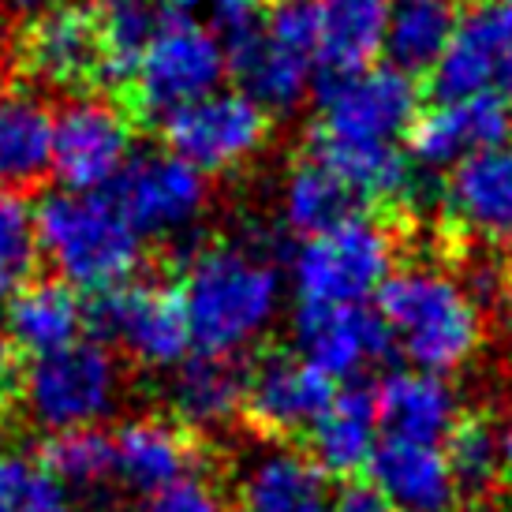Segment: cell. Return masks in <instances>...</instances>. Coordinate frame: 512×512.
Masks as SVG:
<instances>
[{"label":"cell","mask_w":512,"mask_h":512,"mask_svg":"<svg viewBox=\"0 0 512 512\" xmlns=\"http://www.w3.org/2000/svg\"><path fill=\"white\" fill-rule=\"evenodd\" d=\"M180 303L191 344L206 356L236 359L273 329L285 299V277L255 240H217L187 258Z\"/></svg>","instance_id":"1"},{"label":"cell","mask_w":512,"mask_h":512,"mask_svg":"<svg viewBox=\"0 0 512 512\" xmlns=\"http://www.w3.org/2000/svg\"><path fill=\"white\" fill-rule=\"evenodd\" d=\"M378 322L412 370L453 374L483 348V307L464 277L412 262L397 266L378 292Z\"/></svg>","instance_id":"2"},{"label":"cell","mask_w":512,"mask_h":512,"mask_svg":"<svg viewBox=\"0 0 512 512\" xmlns=\"http://www.w3.org/2000/svg\"><path fill=\"white\" fill-rule=\"evenodd\" d=\"M38 247L60 285L90 296L135 281L143 262V236L113 195H49L38 206Z\"/></svg>","instance_id":"3"},{"label":"cell","mask_w":512,"mask_h":512,"mask_svg":"<svg viewBox=\"0 0 512 512\" xmlns=\"http://www.w3.org/2000/svg\"><path fill=\"white\" fill-rule=\"evenodd\" d=\"M15 385L23 415L53 438L68 430H98L124 397V370L105 341H75L30 359Z\"/></svg>","instance_id":"4"},{"label":"cell","mask_w":512,"mask_h":512,"mask_svg":"<svg viewBox=\"0 0 512 512\" xmlns=\"http://www.w3.org/2000/svg\"><path fill=\"white\" fill-rule=\"evenodd\" d=\"M393 270H397L393 232L374 217L352 214L341 225L299 240L288 277L299 303L367 307V299L382 292Z\"/></svg>","instance_id":"5"},{"label":"cell","mask_w":512,"mask_h":512,"mask_svg":"<svg viewBox=\"0 0 512 512\" xmlns=\"http://www.w3.org/2000/svg\"><path fill=\"white\" fill-rule=\"evenodd\" d=\"M318 64V19L311 0H281L262 27H251L228 45V68L240 79V94L262 113H292L311 90Z\"/></svg>","instance_id":"6"},{"label":"cell","mask_w":512,"mask_h":512,"mask_svg":"<svg viewBox=\"0 0 512 512\" xmlns=\"http://www.w3.org/2000/svg\"><path fill=\"white\" fill-rule=\"evenodd\" d=\"M423 113L415 75L393 64H370L359 72L329 75L318 94L322 146H400Z\"/></svg>","instance_id":"7"},{"label":"cell","mask_w":512,"mask_h":512,"mask_svg":"<svg viewBox=\"0 0 512 512\" xmlns=\"http://www.w3.org/2000/svg\"><path fill=\"white\" fill-rule=\"evenodd\" d=\"M135 161L128 113L98 94H75L53 109V176L60 191L105 195Z\"/></svg>","instance_id":"8"},{"label":"cell","mask_w":512,"mask_h":512,"mask_svg":"<svg viewBox=\"0 0 512 512\" xmlns=\"http://www.w3.org/2000/svg\"><path fill=\"white\" fill-rule=\"evenodd\" d=\"M165 150L202 176L236 172L262 154L270 139V116L240 90H214L161 120Z\"/></svg>","instance_id":"9"},{"label":"cell","mask_w":512,"mask_h":512,"mask_svg":"<svg viewBox=\"0 0 512 512\" xmlns=\"http://www.w3.org/2000/svg\"><path fill=\"white\" fill-rule=\"evenodd\" d=\"M228 72V45L202 27L172 19L157 30V38L143 53L131 90L146 116L165 120L191 101L221 90Z\"/></svg>","instance_id":"10"},{"label":"cell","mask_w":512,"mask_h":512,"mask_svg":"<svg viewBox=\"0 0 512 512\" xmlns=\"http://www.w3.org/2000/svg\"><path fill=\"white\" fill-rule=\"evenodd\" d=\"M94 326L124 356L150 370H176L191 352L180 292L157 281H128L98 296Z\"/></svg>","instance_id":"11"},{"label":"cell","mask_w":512,"mask_h":512,"mask_svg":"<svg viewBox=\"0 0 512 512\" xmlns=\"http://www.w3.org/2000/svg\"><path fill=\"white\" fill-rule=\"evenodd\" d=\"M113 199L143 240H180L191 236L210 210V176L169 150H150L135 154L128 172L116 180Z\"/></svg>","instance_id":"12"},{"label":"cell","mask_w":512,"mask_h":512,"mask_svg":"<svg viewBox=\"0 0 512 512\" xmlns=\"http://www.w3.org/2000/svg\"><path fill=\"white\" fill-rule=\"evenodd\" d=\"M501 143H512V98L501 90L438 101L419 113L408 135L412 157L427 169H456L460 161Z\"/></svg>","instance_id":"13"},{"label":"cell","mask_w":512,"mask_h":512,"mask_svg":"<svg viewBox=\"0 0 512 512\" xmlns=\"http://www.w3.org/2000/svg\"><path fill=\"white\" fill-rule=\"evenodd\" d=\"M292 337H296L299 359H307L329 382L359 378L389 348L378 314L367 307L299 303L292 314Z\"/></svg>","instance_id":"14"},{"label":"cell","mask_w":512,"mask_h":512,"mask_svg":"<svg viewBox=\"0 0 512 512\" xmlns=\"http://www.w3.org/2000/svg\"><path fill=\"white\" fill-rule=\"evenodd\" d=\"M441 206L468 240L512 243V143L490 146L449 169Z\"/></svg>","instance_id":"15"},{"label":"cell","mask_w":512,"mask_h":512,"mask_svg":"<svg viewBox=\"0 0 512 512\" xmlns=\"http://www.w3.org/2000/svg\"><path fill=\"white\" fill-rule=\"evenodd\" d=\"M195 464V441L169 415H135L113 434V479L143 498L187 483Z\"/></svg>","instance_id":"16"},{"label":"cell","mask_w":512,"mask_h":512,"mask_svg":"<svg viewBox=\"0 0 512 512\" xmlns=\"http://www.w3.org/2000/svg\"><path fill=\"white\" fill-rule=\"evenodd\" d=\"M337 389L326 374L299 356H266L247 374L243 412L251 415L258 430L273 438H288L299 430H311Z\"/></svg>","instance_id":"17"},{"label":"cell","mask_w":512,"mask_h":512,"mask_svg":"<svg viewBox=\"0 0 512 512\" xmlns=\"http://www.w3.org/2000/svg\"><path fill=\"white\" fill-rule=\"evenodd\" d=\"M367 471L370 486L393 512H453L460 498L453 464L441 445L382 438Z\"/></svg>","instance_id":"18"},{"label":"cell","mask_w":512,"mask_h":512,"mask_svg":"<svg viewBox=\"0 0 512 512\" xmlns=\"http://www.w3.org/2000/svg\"><path fill=\"white\" fill-rule=\"evenodd\" d=\"M243 512H329L333 490L329 475L292 445H262L240 468Z\"/></svg>","instance_id":"19"},{"label":"cell","mask_w":512,"mask_h":512,"mask_svg":"<svg viewBox=\"0 0 512 512\" xmlns=\"http://www.w3.org/2000/svg\"><path fill=\"white\" fill-rule=\"evenodd\" d=\"M27 64L45 86H83L101 75V42L94 12L83 4H57L30 19Z\"/></svg>","instance_id":"20"},{"label":"cell","mask_w":512,"mask_h":512,"mask_svg":"<svg viewBox=\"0 0 512 512\" xmlns=\"http://www.w3.org/2000/svg\"><path fill=\"white\" fill-rule=\"evenodd\" d=\"M374 408H378L385 438L441 445L460 427L456 389L441 374H427V370L408 367L385 374L378 385V397H374Z\"/></svg>","instance_id":"21"},{"label":"cell","mask_w":512,"mask_h":512,"mask_svg":"<svg viewBox=\"0 0 512 512\" xmlns=\"http://www.w3.org/2000/svg\"><path fill=\"white\" fill-rule=\"evenodd\" d=\"M53 172V109L27 86L0 90V191L23 195Z\"/></svg>","instance_id":"22"},{"label":"cell","mask_w":512,"mask_h":512,"mask_svg":"<svg viewBox=\"0 0 512 512\" xmlns=\"http://www.w3.org/2000/svg\"><path fill=\"white\" fill-rule=\"evenodd\" d=\"M86 311L79 292L60 281H27L4 303V333L15 352L42 359L83 341Z\"/></svg>","instance_id":"23"},{"label":"cell","mask_w":512,"mask_h":512,"mask_svg":"<svg viewBox=\"0 0 512 512\" xmlns=\"http://www.w3.org/2000/svg\"><path fill=\"white\" fill-rule=\"evenodd\" d=\"M307 434H311V460L326 475L352 479L367 471L382 445V419L374 397L363 389H337Z\"/></svg>","instance_id":"24"},{"label":"cell","mask_w":512,"mask_h":512,"mask_svg":"<svg viewBox=\"0 0 512 512\" xmlns=\"http://www.w3.org/2000/svg\"><path fill=\"white\" fill-rule=\"evenodd\" d=\"M247 370L225 356H187L169 378V404L180 427L221 430L243 412Z\"/></svg>","instance_id":"25"},{"label":"cell","mask_w":512,"mask_h":512,"mask_svg":"<svg viewBox=\"0 0 512 512\" xmlns=\"http://www.w3.org/2000/svg\"><path fill=\"white\" fill-rule=\"evenodd\" d=\"M393 0H314L318 19V64L329 75L370 68L378 53H385Z\"/></svg>","instance_id":"26"},{"label":"cell","mask_w":512,"mask_h":512,"mask_svg":"<svg viewBox=\"0 0 512 512\" xmlns=\"http://www.w3.org/2000/svg\"><path fill=\"white\" fill-rule=\"evenodd\" d=\"M456 0H393L389 30H385V57L393 68L408 75L434 72L460 30Z\"/></svg>","instance_id":"27"},{"label":"cell","mask_w":512,"mask_h":512,"mask_svg":"<svg viewBox=\"0 0 512 512\" xmlns=\"http://www.w3.org/2000/svg\"><path fill=\"white\" fill-rule=\"evenodd\" d=\"M352 206H356V195H352V191L344 187L341 176L329 169L326 161H318V157L296 161V165L281 176V187H277L281 221H285L288 232H296L303 240L348 221V217H352Z\"/></svg>","instance_id":"28"},{"label":"cell","mask_w":512,"mask_h":512,"mask_svg":"<svg viewBox=\"0 0 512 512\" xmlns=\"http://www.w3.org/2000/svg\"><path fill=\"white\" fill-rule=\"evenodd\" d=\"M94 27L101 42V75L113 86H131L135 68L157 30L165 27V15L157 0H98L94 8Z\"/></svg>","instance_id":"29"},{"label":"cell","mask_w":512,"mask_h":512,"mask_svg":"<svg viewBox=\"0 0 512 512\" xmlns=\"http://www.w3.org/2000/svg\"><path fill=\"white\" fill-rule=\"evenodd\" d=\"M314 157L344 180L356 199L404 202L415 191L412 157L400 146H322L314 143Z\"/></svg>","instance_id":"30"},{"label":"cell","mask_w":512,"mask_h":512,"mask_svg":"<svg viewBox=\"0 0 512 512\" xmlns=\"http://www.w3.org/2000/svg\"><path fill=\"white\" fill-rule=\"evenodd\" d=\"M0 512H75V505L42 456L0 449Z\"/></svg>","instance_id":"31"},{"label":"cell","mask_w":512,"mask_h":512,"mask_svg":"<svg viewBox=\"0 0 512 512\" xmlns=\"http://www.w3.org/2000/svg\"><path fill=\"white\" fill-rule=\"evenodd\" d=\"M42 464L68 490H90L113 479V434L105 430H68L53 434L42 449Z\"/></svg>","instance_id":"32"},{"label":"cell","mask_w":512,"mask_h":512,"mask_svg":"<svg viewBox=\"0 0 512 512\" xmlns=\"http://www.w3.org/2000/svg\"><path fill=\"white\" fill-rule=\"evenodd\" d=\"M434 94L438 101L471 98V94H486L494 90V60L486 49V38L475 19H464L456 30L453 45L445 49V57L434 64Z\"/></svg>","instance_id":"33"},{"label":"cell","mask_w":512,"mask_h":512,"mask_svg":"<svg viewBox=\"0 0 512 512\" xmlns=\"http://www.w3.org/2000/svg\"><path fill=\"white\" fill-rule=\"evenodd\" d=\"M38 262V206L15 191H0V292L27 285Z\"/></svg>","instance_id":"34"},{"label":"cell","mask_w":512,"mask_h":512,"mask_svg":"<svg viewBox=\"0 0 512 512\" xmlns=\"http://www.w3.org/2000/svg\"><path fill=\"white\" fill-rule=\"evenodd\" d=\"M445 453H449L460 494L483 498V494H490L505 479L501 449H498V427H490L483 419H471L464 427H456Z\"/></svg>","instance_id":"35"},{"label":"cell","mask_w":512,"mask_h":512,"mask_svg":"<svg viewBox=\"0 0 512 512\" xmlns=\"http://www.w3.org/2000/svg\"><path fill=\"white\" fill-rule=\"evenodd\" d=\"M165 4L180 23L210 30L225 45L240 42L243 34L255 27L251 0H165Z\"/></svg>","instance_id":"36"},{"label":"cell","mask_w":512,"mask_h":512,"mask_svg":"<svg viewBox=\"0 0 512 512\" xmlns=\"http://www.w3.org/2000/svg\"><path fill=\"white\" fill-rule=\"evenodd\" d=\"M486 38L490 60H494V83L512 98V4L509 8H483L471 15Z\"/></svg>","instance_id":"37"},{"label":"cell","mask_w":512,"mask_h":512,"mask_svg":"<svg viewBox=\"0 0 512 512\" xmlns=\"http://www.w3.org/2000/svg\"><path fill=\"white\" fill-rule=\"evenodd\" d=\"M139 512H228V505L221 501V494L210 483L187 479V483L172 486L165 494L146 498Z\"/></svg>","instance_id":"38"},{"label":"cell","mask_w":512,"mask_h":512,"mask_svg":"<svg viewBox=\"0 0 512 512\" xmlns=\"http://www.w3.org/2000/svg\"><path fill=\"white\" fill-rule=\"evenodd\" d=\"M329 512H393V509H389V501L370 483H348L341 494H333Z\"/></svg>","instance_id":"39"},{"label":"cell","mask_w":512,"mask_h":512,"mask_svg":"<svg viewBox=\"0 0 512 512\" xmlns=\"http://www.w3.org/2000/svg\"><path fill=\"white\" fill-rule=\"evenodd\" d=\"M0 4H4V12L19 15V19H38L49 8H57V0H0Z\"/></svg>","instance_id":"40"},{"label":"cell","mask_w":512,"mask_h":512,"mask_svg":"<svg viewBox=\"0 0 512 512\" xmlns=\"http://www.w3.org/2000/svg\"><path fill=\"white\" fill-rule=\"evenodd\" d=\"M498 449H501V468H505V475H512V423L509 427H498Z\"/></svg>","instance_id":"41"},{"label":"cell","mask_w":512,"mask_h":512,"mask_svg":"<svg viewBox=\"0 0 512 512\" xmlns=\"http://www.w3.org/2000/svg\"><path fill=\"white\" fill-rule=\"evenodd\" d=\"M505 397L512 400V363H509V370H505Z\"/></svg>","instance_id":"42"},{"label":"cell","mask_w":512,"mask_h":512,"mask_svg":"<svg viewBox=\"0 0 512 512\" xmlns=\"http://www.w3.org/2000/svg\"><path fill=\"white\" fill-rule=\"evenodd\" d=\"M512 0H486V8H509Z\"/></svg>","instance_id":"43"},{"label":"cell","mask_w":512,"mask_h":512,"mask_svg":"<svg viewBox=\"0 0 512 512\" xmlns=\"http://www.w3.org/2000/svg\"><path fill=\"white\" fill-rule=\"evenodd\" d=\"M505 288H509V303H512V273H509V281H505Z\"/></svg>","instance_id":"44"},{"label":"cell","mask_w":512,"mask_h":512,"mask_svg":"<svg viewBox=\"0 0 512 512\" xmlns=\"http://www.w3.org/2000/svg\"><path fill=\"white\" fill-rule=\"evenodd\" d=\"M0 326H4V303H0Z\"/></svg>","instance_id":"45"}]
</instances>
